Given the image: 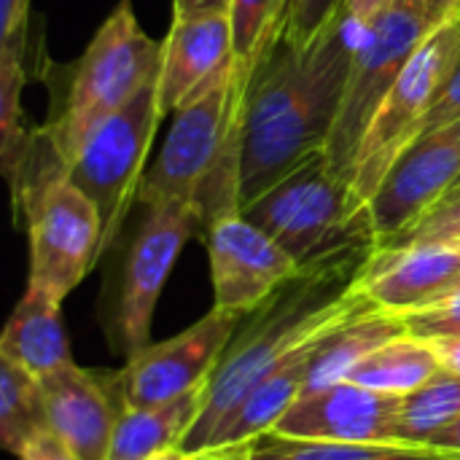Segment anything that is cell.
I'll return each mask as SVG.
<instances>
[{"mask_svg": "<svg viewBox=\"0 0 460 460\" xmlns=\"http://www.w3.org/2000/svg\"><path fill=\"white\" fill-rule=\"evenodd\" d=\"M162 51V40L140 27L132 0H119L86 43L81 59L73 65L59 111L51 113L46 127H40L43 140L65 170L73 164L97 124L121 111L140 89L159 78Z\"/></svg>", "mask_w": 460, "mask_h": 460, "instance_id": "4", "label": "cell"}, {"mask_svg": "<svg viewBox=\"0 0 460 460\" xmlns=\"http://www.w3.org/2000/svg\"><path fill=\"white\" fill-rule=\"evenodd\" d=\"M460 183V119L423 132L369 199L377 245L391 243Z\"/></svg>", "mask_w": 460, "mask_h": 460, "instance_id": "13", "label": "cell"}, {"mask_svg": "<svg viewBox=\"0 0 460 460\" xmlns=\"http://www.w3.org/2000/svg\"><path fill=\"white\" fill-rule=\"evenodd\" d=\"M159 81V78H156ZM156 81L140 89L121 111L108 116L84 140L78 156L67 167L70 181L97 205L102 218L100 259L119 237L124 216L137 202L146 178L151 140L162 124Z\"/></svg>", "mask_w": 460, "mask_h": 460, "instance_id": "9", "label": "cell"}, {"mask_svg": "<svg viewBox=\"0 0 460 460\" xmlns=\"http://www.w3.org/2000/svg\"><path fill=\"white\" fill-rule=\"evenodd\" d=\"M456 119H460V65L453 70V75L447 78L442 92L437 94V100H434V105H431V111L426 116L423 132L453 124Z\"/></svg>", "mask_w": 460, "mask_h": 460, "instance_id": "31", "label": "cell"}, {"mask_svg": "<svg viewBox=\"0 0 460 460\" xmlns=\"http://www.w3.org/2000/svg\"><path fill=\"white\" fill-rule=\"evenodd\" d=\"M402 399L350 380L302 394L272 431L296 439L399 442Z\"/></svg>", "mask_w": 460, "mask_h": 460, "instance_id": "15", "label": "cell"}, {"mask_svg": "<svg viewBox=\"0 0 460 460\" xmlns=\"http://www.w3.org/2000/svg\"><path fill=\"white\" fill-rule=\"evenodd\" d=\"M243 216L288 251L299 267L377 245L369 208L358 202L353 186L332 170L323 154L248 202Z\"/></svg>", "mask_w": 460, "mask_h": 460, "instance_id": "6", "label": "cell"}, {"mask_svg": "<svg viewBox=\"0 0 460 460\" xmlns=\"http://www.w3.org/2000/svg\"><path fill=\"white\" fill-rule=\"evenodd\" d=\"M253 460H460V456L426 445L296 439L267 431L253 439Z\"/></svg>", "mask_w": 460, "mask_h": 460, "instance_id": "23", "label": "cell"}, {"mask_svg": "<svg viewBox=\"0 0 460 460\" xmlns=\"http://www.w3.org/2000/svg\"><path fill=\"white\" fill-rule=\"evenodd\" d=\"M232 0H172V16L186 13H208V11H226L229 13Z\"/></svg>", "mask_w": 460, "mask_h": 460, "instance_id": "35", "label": "cell"}, {"mask_svg": "<svg viewBox=\"0 0 460 460\" xmlns=\"http://www.w3.org/2000/svg\"><path fill=\"white\" fill-rule=\"evenodd\" d=\"M407 334L434 342V340H445V337H456L460 334V288H456L453 294H447L445 299L407 313L402 315Z\"/></svg>", "mask_w": 460, "mask_h": 460, "instance_id": "30", "label": "cell"}, {"mask_svg": "<svg viewBox=\"0 0 460 460\" xmlns=\"http://www.w3.org/2000/svg\"><path fill=\"white\" fill-rule=\"evenodd\" d=\"M137 205L143 213L124 253L116 299V329L127 356H135L148 345L164 283L183 245L199 234V213L189 202L140 199Z\"/></svg>", "mask_w": 460, "mask_h": 460, "instance_id": "10", "label": "cell"}, {"mask_svg": "<svg viewBox=\"0 0 460 460\" xmlns=\"http://www.w3.org/2000/svg\"><path fill=\"white\" fill-rule=\"evenodd\" d=\"M361 16L353 0L310 46L283 30L261 57L245 97L240 194L243 208L323 154L340 116Z\"/></svg>", "mask_w": 460, "mask_h": 460, "instance_id": "1", "label": "cell"}, {"mask_svg": "<svg viewBox=\"0 0 460 460\" xmlns=\"http://www.w3.org/2000/svg\"><path fill=\"white\" fill-rule=\"evenodd\" d=\"M460 418V377L442 369L423 388L402 399L399 412V442L426 445L437 431ZM429 447V445H426Z\"/></svg>", "mask_w": 460, "mask_h": 460, "instance_id": "26", "label": "cell"}, {"mask_svg": "<svg viewBox=\"0 0 460 460\" xmlns=\"http://www.w3.org/2000/svg\"><path fill=\"white\" fill-rule=\"evenodd\" d=\"M423 8L434 27L460 19V0H423Z\"/></svg>", "mask_w": 460, "mask_h": 460, "instance_id": "36", "label": "cell"}, {"mask_svg": "<svg viewBox=\"0 0 460 460\" xmlns=\"http://www.w3.org/2000/svg\"><path fill=\"white\" fill-rule=\"evenodd\" d=\"M24 46H0V156L11 191L19 186L38 129L27 127L22 111Z\"/></svg>", "mask_w": 460, "mask_h": 460, "instance_id": "24", "label": "cell"}, {"mask_svg": "<svg viewBox=\"0 0 460 460\" xmlns=\"http://www.w3.org/2000/svg\"><path fill=\"white\" fill-rule=\"evenodd\" d=\"M13 210H22L27 221V286L65 302V296L100 259L102 218L97 205L70 181L40 129L27 156L22 181L13 189Z\"/></svg>", "mask_w": 460, "mask_h": 460, "instance_id": "5", "label": "cell"}, {"mask_svg": "<svg viewBox=\"0 0 460 460\" xmlns=\"http://www.w3.org/2000/svg\"><path fill=\"white\" fill-rule=\"evenodd\" d=\"M353 8L361 16V27L340 116L323 148L332 170L348 183L375 113L420 43L437 30L423 8V0H375L364 8L353 3Z\"/></svg>", "mask_w": 460, "mask_h": 460, "instance_id": "7", "label": "cell"}, {"mask_svg": "<svg viewBox=\"0 0 460 460\" xmlns=\"http://www.w3.org/2000/svg\"><path fill=\"white\" fill-rule=\"evenodd\" d=\"M375 248L377 245L353 248L302 267L296 278L278 288L259 310L245 315V326L232 337L205 388V404L197 423L181 442L186 456L208 450L226 415H232L294 350L323 329L375 305L358 288V275Z\"/></svg>", "mask_w": 460, "mask_h": 460, "instance_id": "2", "label": "cell"}, {"mask_svg": "<svg viewBox=\"0 0 460 460\" xmlns=\"http://www.w3.org/2000/svg\"><path fill=\"white\" fill-rule=\"evenodd\" d=\"M460 65V19L439 24L402 70L399 81L375 113L353 162L350 186L361 205L380 189L394 162L423 135L426 116Z\"/></svg>", "mask_w": 460, "mask_h": 460, "instance_id": "8", "label": "cell"}, {"mask_svg": "<svg viewBox=\"0 0 460 460\" xmlns=\"http://www.w3.org/2000/svg\"><path fill=\"white\" fill-rule=\"evenodd\" d=\"M232 57L178 111L151 170L140 199H181L197 208L202 229L229 213H243L240 164L245 132V97L253 78Z\"/></svg>", "mask_w": 460, "mask_h": 460, "instance_id": "3", "label": "cell"}, {"mask_svg": "<svg viewBox=\"0 0 460 460\" xmlns=\"http://www.w3.org/2000/svg\"><path fill=\"white\" fill-rule=\"evenodd\" d=\"M375 307V305H372ZM369 310V307H367ZM364 313V310H361ZM358 315V313H356ZM348 321V318H345ZM342 323V321H340ZM334 323V326H340ZM323 329L321 334H315L313 340H307L299 350H294L280 367H275L243 402L240 407L226 415V420L218 426V431L213 434L208 450L213 447H226V445H240V442H253L256 437L272 431L278 426V420L291 410V404L305 394L307 388V377L313 369V361L318 356V348L323 342V337L334 329ZM205 453V450H202Z\"/></svg>", "mask_w": 460, "mask_h": 460, "instance_id": "18", "label": "cell"}, {"mask_svg": "<svg viewBox=\"0 0 460 460\" xmlns=\"http://www.w3.org/2000/svg\"><path fill=\"white\" fill-rule=\"evenodd\" d=\"M46 429L75 456V460H111L119 415L108 383L94 372L65 364L38 380Z\"/></svg>", "mask_w": 460, "mask_h": 460, "instance_id": "16", "label": "cell"}, {"mask_svg": "<svg viewBox=\"0 0 460 460\" xmlns=\"http://www.w3.org/2000/svg\"><path fill=\"white\" fill-rule=\"evenodd\" d=\"M189 460H253V442H240V445H226V447H213L197 456H189Z\"/></svg>", "mask_w": 460, "mask_h": 460, "instance_id": "34", "label": "cell"}, {"mask_svg": "<svg viewBox=\"0 0 460 460\" xmlns=\"http://www.w3.org/2000/svg\"><path fill=\"white\" fill-rule=\"evenodd\" d=\"M162 70L156 81L162 116L175 113L232 57V24L226 11L172 16L162 38Z\"/></svg>", "mask_w": 460, "mask_h": 460, "instance_id": "17", "label": "cell"}, {"mask_svg": "<svg viewBox=\"0 0 460 460\" xmlns=\"http://www.w3.org/2000/svg\"><path fill=\"white\" fill-rule=\"evenodd\" d=\"M431 345L437 348V353L442 358V367L460 377V334L445 337V340H434Z\"/></svg>", "mask_w": 460, "mask_h": 460, "instance_id": "37", "label": "cell"}, {"mask_svg": "<svg viewBox=\"0 0 460 460\" xmlns=\"http://www.w3.org/2000/svg\"><path fill=\"white\" fill-rule=\"evenodd\" d=\"M348 0H288L283 19V38L305 49L334 22Z\"/></svg>", "mask_w": 460, "mask_h": 460, "instance_id": "28", "label": "cell"}, {"mask_svg": "<svg viewBox=\"0 0 460 460\" xmlns=\"http://www.w3.org/2000/svg\"><path fill=\"white\" fill-rule=\"evenodd\" d=\"M410 240H458L460 243V183L453 186L431 210H426L423 218H418L407 232H402L391 243H410Z\"/></svg>", "mask_w": 460, "mask_h": 460, "instance_id": "29", "label": "cell"}, {"mask_svg": "<svg viewBox=\"0 0 460 460\" xmlns=\"http://www.w3.org/2000/svg\"><path fill=\"white\" fill-rule=\"evenodd\" d=\"M59 307L62 299L27 286L0 337V358L13 361L35 380H43L65 364H73Z\"/></svg>", "mask_w": 460, "mask_h": 460, "instance_id": "19", "label": "cell"}, {"mask_svg": "<svg viewBox=\"0 0 460 460\" xmlns=\"http://www.w3.org/2000/svg\"><path fill=\"white\" fill-rule=\"evenodd\" d=\"M426 445L434 450H442V453H458L460 456V418L456 423L445 426L442 431H437Z\"/></svg>", "mask_w": 460, "mask_h": 460, "instance_id": "38", "label": "cell"}, {"mask_svg": "<svg viewBox=\"0 0 460 460\" xmlns=\"http://www.w3.org/2000/svg\"><path fill=\"white\" fill-rule=\"evenodd\" d=\"M40 431H46V412L38 380L13 361L0 358V439L5 450L19 456Z\"/></svg>", "mask_w": 460, "mask_h": 460, "instance_id": "25", "label": "cell"}, {"mask_svg": "<svg viewBox=\"0 0 460 460\" xmlns=\"http://www.w3.org/2000/svg\"><path fill=\"white\" fill-rule=\"evenodd\" d=\"M358 288L385 313L423 310L460 288V243L410 240L377 245L358 275Z\"/></svg>", "mask_w": 460, "mask_h": 460, "instance_id": "14", "label": "cell"}, {"mask_svg": "<svg viewBox=\"0 0 460 460\" xmlns=\"http://www.w3.org/2000/svg\"><path fill=\"white\" fill-rule=\"evenodd\" d=\"M402 334H407L402 315L385 313L377 305L358 315H350L323 337L305 394L348 380L364 358Z\"/></svg>", "mask_w": 460, "mask_h": 460, "instance_id": "20", "label": "cell"}, {"mask_svg": "<svg viewBox=\"0 0 460 460\" xmlns=\"http://www.w3.org/2000/svg\"><path fill=\"white\" fill-rule=\"evenodd\" d=\"M205 404V388L154 407H124L113 431L111 460L148 458L181 447Z\"/></svg>", "mask_w": 460, "mask_h": 460, "instance_id": "21", "label": "cell"}, {"mask_svg": "<svg viewBox=\"0 0 460 460\" xmlns=\"http://www.w3.org/2000/svg\"><path fill=\"white\" fill-rule=\"evenodd\" d=\"M442 369V358L431 342L402 334L364 358L348 380L369 391L404 399L434 380Z\"/></svg>", "mask_w": 460, "mask_h": 460, "instance_id": "22", "label": "cell"}, {"mask_svg": "<svg viewBox=\"0 0 460 460\" xmlns=\"http://www.w3.org/2000/svg\"><path fill=\"white\" fill-rule=\"evenodd\" d=\"M202 240L210 261L213 307L218 310L251 315L302 272L296 259L243 213L210 221Z\"/></svg>", "mask_w": 460, "mask_h": 460, "instance_id": "12", "label": "cell"}, {"mask_svg": "<svg viewBox=\"0 0 460 460\" xmlns=\"http://www.w3.org/2000/svg\"><path fill=\"white\" fill-rule=\"evenodd\" d=\"M30 0H0V46L27 43Z\"/></svg>", "mask_w": 460, "mask_h": 460, "instance_id": "32", "label": "cell"}, {"mask_svg": "<svg viewBox=\"0 0 460 460\" xmlns=\"http://www.w3.org/2000/svg\"><path fill=\"white\" fill-rule=\"evenodd\" d=\"M245 315L213 307L186 332L172 340L146 345L127 358V367L113 375L121 410L154 407L178 399L189 391L208 388L224 350L237 334Z\"/></svg>", "mask_w": 460, "mask_h": 460, "instance_id": "11", "label": "cell"}, {"mask_svg": "<svg viewBox=\"0 0 460 460\" xmlns=\"http://www.w3.org/2000/svg\"><path fill=\"white\" fill-rule=\"evenodd\" d=\"M189 456L181 450V447H175V450H167V453H156V456H148V458H127V460H186Z\"/></svg>", "mask_w": 460, "mask_h": 460, "instance_id": "39", "label": "cell"}, {"mask_svg": "<svg viewBox=\"0 0 460 460\" xmlns=\"http://www.w3.org/2000/svg\"><path fill=\"white\" fill-rule=\"evenodd\" d=\"M353 3H356V5H361V8H364V5H372V3H375V0H353Z\"/></svg>", "mask_w": 460, "mask_h": 460, "instance_id": "40", "label": "cell"}, {"mask_svg": "<svg viewBox=\"0 0 460 460\" xmlns=\"http://www.w3.org/2000/svg\"><path fill=\"white\" fill-rule=\"evenodd\" d=\"M288 0H232V49L240 65L259 67L261 57L283 30Z\"/></svg>", "mask_w": 460, "mask_h": 460, "instance_id": "27", "label": "cell"}, {"mask_svg": "<svg viewBox=\"0 0 460 460\" xmlns=\"http://www.w3.org/2000/svg\"><path fill=\"white\" fill-rule=\"evenodd\" d=\"M186 460H189V458H186Z\"/></svg>", "mask_w": 460, "mask_h": 460, "instance_id": "41", "label": "cell"}, {"mask_svg": "<svg viewBox=\"0 0 460 460\" xmlns=\"http://www.w3.org/2000/svg\"><path fill=\"white\" fill-rule=\"evenodd\" d=\"M19 460H75V456L46 429L40 434H35L24 447L22 453L16 456Z\"/></svg>", "mask_w": 460, "mask_h": 460, "instance_id": "33", "label": "cell"}]
</instances>
